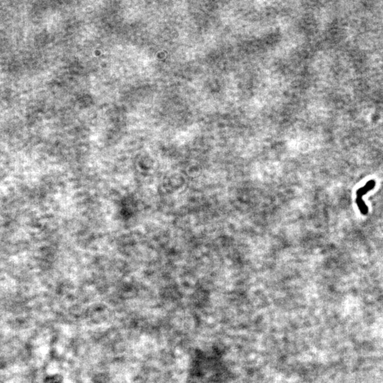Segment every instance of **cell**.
<instances>
[{"label": "cell", "mask_w": 383, "mask_h": 383, "mask_svg": "<svg viewBox=\"0 0 383 383\" xmlns=\"http://www.w3.org/2000/svg\"><path fill=\"white\" fill-rule=\"evenodd\" d=\"M376 182L374 180H369L366 184L357 190L356 192V204L360 212L363 215H367L368 213V207L363 199V196L375 188Z\"/></svg>", "instance_id": "obj_1"}]
</instances>
